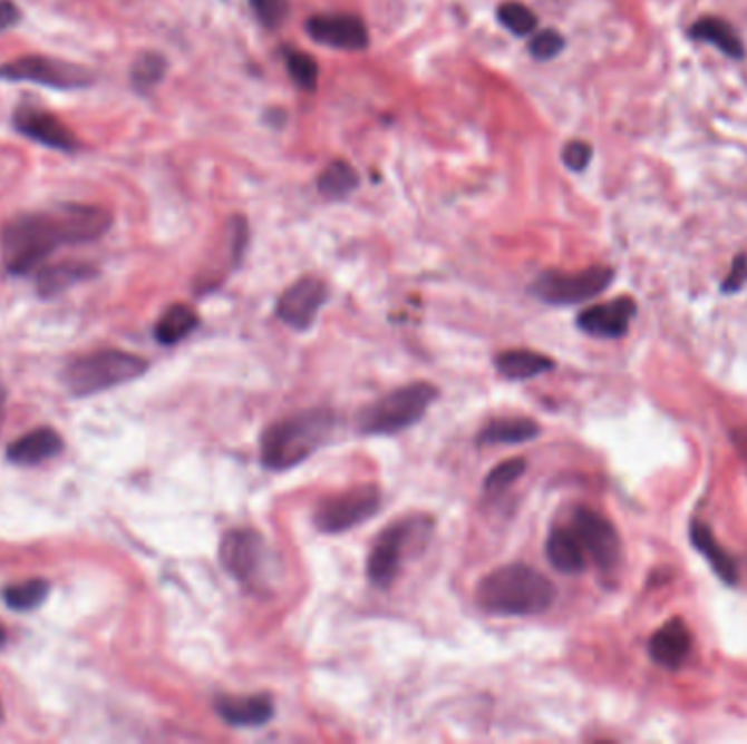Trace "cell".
Wrapping results in <instances>:
<instances>
[{
  "instance_id": "6da1fadb",
  "label": "cell",
  "mask_w": 747,
  "mask_h": 744,
  "mask_svg": "<svg viewBox=\"0 0 747 744\" xmlns=\"http://www.w3.org/2000/svg\"><path fill=\"white\" fill-rule=\"evenodd\" d=\"M109 227L111 214L88 204H61L45 213L18 214L0 234L2 265L13 275L31 273L61 245L99 241Z\"/></svg>"
},
{
  "instance_id": "7a4b0ae2",
  "label": "cell",
  "mask_w": 747,
  "mask_h": 744,
  "mask_svg": "<svg viewBox=\"0 0 747 744\" xmlns=\"http://www.w3.org/2000/svg\"><path fill=\"white\" fill-rule=\"evenodd\" d=\"M557 598V589L527 564H510L492 570L477 585L481 609L494 616H537Z\"/></svg>"
},
{
  "instance_id": "3957f363",
  "label": "cell",
  "mask_w": 747,
  "mask_h": 744,
  "mask_svg": "<svg viewBox=\"0 0 747 744\" xmlns=\"http://www.w3.org/2000/svg\"><path fill=\"white\" fill-rule=\"evenodd\" d=\"M332 430L334 415L321 409L282 418L261 437V463L273 472L291 470L318 452Z\"/></svg>"
},
{
  "instance_id": "277c9868",
  "label": "cell",
  "mask_w": 747,
  "mask_h": 744,
  "mask_svg": "<svg viewBox=\"0 0 747 744\" xmlns=\"http://www.w3.org/2000/svg\"><path fill=\"white\" fill-rule=\"evenodd\" d=\"M437 395V386L428 382H411L394 389L359 413L357 428L359 432L373 437L396 434L409 425L418 424L427 415Z\"/></svg>"
},
{
  "instance_id": "5b68a950",
  "label": "cell",
  "mask_w": 747,
  "mask_h": 744,
  "mask_svg": "<svg viewBox=\"0 0 747 744\" xmlns=\"http://www.w3.org/2000/svg\"><path fill=\"white\" fill-rule=\"evenodd\" d=\"M147 370L149 363L143 356L120 350H99L70 363L64 372V382L72 395L84 398L127 384Z\"/></svg>"
},
{
  "instance_id": "8992f818",
  "label": "cell",
  "mask_w": 747,
  "mask_h": 744,
  "mask_svg": "<svg viewBox=\"0 0 747 744\" xmlns=\"http://www.w3.org/2000/svg\"><path fill=\"white\" fill-rule=\"evenodd\" d=\"M614 282V268L588 266L584 271H544L535 277L532 293L551 306H575L601 295Z\"/></svg>"
},
{
  "instance_id": "52a82bcc",
  "label": "cell",
  "mask_w": 747,
  "mask_h": 744,
  "mask_svg": "<svg viewBox=\"0 0 747 744\" xmlns=\"http://www.w3.org/2000/svg\"><path fill=\"white\" fill-rule=\"evenodd\" d=\"M382 502L380 489L368 482L341 491L337 496L323 498L316 513L313 522L321 532H346L363 522H368L373 513H378Z\"/></svg>"
},
{
  "instance_id": "ba28073f",
  "label": "cell",
  "mask_w": 747,
  "mask_h": 744,
  "mask_svg": "<svg viewBox=\"0 0 747 744\" xmlns=\"http://www.w3.org/2000/svg\"><path fill=\"white\" fill-rule=\"evenodd\" d=\"M2 81H31L40 86H49L57 90H77L93 84V72L55 57L42 55H25L0 63Z\"/></svg>"
},
{
  "instance_id": "9c48e42d",
  "label": "cell",
  "mask_w": 747,
  "mask_h": 744,
  "mask_svg": "<svg viewBox=\"0 0 747 744\" xmlns=\"http://www.w3.org/2000/svg\"><path fill=\"white\" fill-rule=\"evenodd\" d=\"M219 561L239 584L254 585L268 564V544L254 529H232L221 539Z\"/></svg>"
},
{
  "instance_id": "30bf717a",
  "label": "cell",
  "mask_w": 747,
  "mask_h": 744,
  "mask_svg": "<svg viewBox=\"0 0 747 744\" xmlns=\"http://www.w3.org/2000/svg\"><path fill=\"white\" fill-rule=\"evenodd\" d=\"M569 527L575 531L586 550L588 561L599 570L612 572L621 561V537L614 525L590 507H575Z\"/></svg>"
},
{
  "instance_id": "8fae6325",
  "label": "cell",
  "mask_w": 747,
  "mask_h": 744,
  "mask_svg": "<svg viewBox=\"0 0 747 744\" xmlns=\"http://www.w3.org/2000/svg\"><path fill=\"white\" fill-rule=\"evenodd\" d=\"M423 522L425 520H402V522L389 525L378 535L370 550V557H368L370 584L376 585L378 589H387L396 584L400 568H402L405 548L414 539V535Z\"/></svg>"
},
{
  "instance_id": "7c38bea8",
  "label": "cell",
  "mask_w": 747,
  "mask_h": 744,
  "mask_svg": "<svg viewBox=\"0 0 747 744\" xmlns=\"http://www.w3.org/2000/svg\"><path fill=\"white\" fill-rule=\"evenodd\" d=\"M328 300V286L320 277H300L295 284H291L275 304V315L282 323H287L293 330H309L318 315L321 306Z\"/></svg>"
},
{
  "instance_id": "4fadbf2b",
  "label": "cell",
  "mask_w": 747,
  "mask_h": 744,
  "mask_svg": "<svg viewBox=\"0 0 747 744\" xmlns=\"http://www.w3.org/2000/svg\"><path fill=\"white\" fill-rule=\"evenodd\" d=\"M13 127L29 140L45 145L55 151L75 154L81 143L77 136L55 116L42 107L22 106L13 111Z\"/></svg>"
},
{
  "instance_id": "5bb4252c",
  "label": "cell",
  "mask_w": 747,
  "mask_h": 744,
  "mask_svg": "<svg viewBox=\"0 0 747 744\" xmlns=\"http://www.w3.org/2000/svg\"><path fill=\"white\" fill-rule=\"evenodd\" d=\"M309 36L328 49L363 51L370 45L368 29L361 18L350 13H323L307 22Z\"/></svg>"
},
{
  "instance_id": "9a60e30c",
  "label": "cell",
  "mask_w": 747,
  "mask_h": 744,
  "mask_svg": "<svg viewBox=\"0 0 747 744\" xmlns=\"http://www.w3.org/2000/svg\"><path fill=\"white\" fill-rule=\"evenodd\" d=\"M637 311L639 306L632 297H617L580 313L578 327L596 339H621L628 334Z\"/></svg>"
},
{
  "instance_id": "2e32d148",
  "label": "cell",
  "mask_w": 747,
  "mask_h": 744,
  "mask_svg": "<svg viewBox=\"0 0 747 744\" xmlns=\"http://www.w3.org/2000/svg\"><path fill=\"white\" fill-rule=\"evenodd\" d=\"M649 657L669 670L680 668L693 650V636L682 618L669 620L649 639Z\"/></svg>"
},
{
  "instance_id": "e0dca14e",
  "label": "cell",
  "mask_w": 747,
  "mask_h": 744,
  "mask_svg": "<svg viewBox=\"0 0 747 744\" xmlns=\"http://www.w3.org/2000/svg\"><path fill=\"white\" fill-rule=\"evenodd\" d=\"M216 714L234 727H261L273 718V701L268 694L256 696H219Z\"/></svg>"
},
{
  "instance_id": "ac0fdd59",
  "label": "cell",
  "mask_w": 747,
  "mask_h": 744,
  "mask_svg": "<svg viewBox=\"0 0 747 744\" xmlns=\"http://www.w3.org/2000/svg\"><path fill=\"white\" fill-rule=\"evenodd\" d=\"M61 448L64 441L54 428H38L13 441L7 450V459L16 466H38L57 457Z\"/></svg>"
},
{
  "instance_id": "d6986e66",
  "label": "cell",
  "mask_w": 747,
  "mask_h": 744,
  "mask_svg": "<svg viewBox=\"0 0 747 744\" xmlns=\"http://www.w3.org/2000/svg\"><path fill=\"white\" fill-rule=\"evenodd\" d=\"M546 559L557 572L580 575L588 566L586 550L575 531L566 527H555L546 539Z\"/></svg>"
},
{
  "instance_id": "ffe728a7",
  "label": "cell",
  "mask_w": 747,
  "mask_h": 744,
  "mask_svg": "<svg viewBox=\"0 0 747 744\" xmlns=\"http://www.w3.org/2000/svg\"><path fill=\"white\" fill-rule=\"evenodd\" d=\"M689 38L695 42H704V45H710V47L719 49L730 59H744L746 57V45H744L741 36L724 18H717V16L699 18L689 29Z\"/></svg>"
},
{
  "instance_id": "44dd1931",
  "label": "cell",
  "mask_w": 747,
  "mask_h": 744,
  "mask_svg": "<svg viewBox=\"0 0 747 744\" xmlns=\"http://www.w3.org/2000/svg\"><path fill=\"white\" fill-rule=\"evenodd\" d=\"M691 544L701 552V557L710 564L712 572L728 585L739 584V566L728 555V550L717 541V537L710 531L708 525L693 520L691 522Z\"/></svg>"
},
{
  "instance_id": "7402d4cb",
  "label": "cell",
  "mask_w": 747,
  "mask_h": 744,
  "mask_svg": "<svg viewBox=\"0 0 747 744\" xmlns=\"http://www.w3.org/2000/svg\"><path fill=\"white\" fill-rule=\"evenodd\" d=\"M496 370L501 375L510 378V380H532L540 373L551 372L555 368L553 359L537 354L532 350H507L501 352L494 361Z\"/></svg>"
},
{
  "instance_id": "603a6c76",
  "label": "cell",
  "mask_w": 747,
  "mask_h": 744,
  "mask_svg": "<svg viewBox=\"0 0 747 744\" xmlns=\"http://www.w3.org/2000/svg\"><path fill=\"white\" fill-rule=\"evenodd\" d=\"M540 434V425L530 418H496L481 428L477 443H525Z\"/></svg>"
},
{
  "instance_id": "cb8c5ba5",
  "label": "cell",
  "mask_w": 747,
  "mask_h": 744,
  "mask_svg": "<svg viewBox=\"0 0 747 744\" xmlns=\"http://www.w3.org/2000/svg\"><path fill=\"white\" fill-rule=\"evenodd\" d=\"M90 275H95V268L81 263H61L42 268V273L38 275V293L42 297H54L68 291L70 286L88 280Z\"/></svg>"
},
{
  "instance_id": "d4e9b609",
  "label": "cell",
  "mask_w": 747,
  "mask_h": 744,
  "mask_svg": "<svg viewBox=\"0 0 747 744\" xmlns=\"http://www.w3.org/2000/svg\"><path fill=\"white\" fill-rule=\"evenodd\" d=\"M197 325H200V315L191 306L175 304L158 320L154 334L162 345H177L188 334H193Z\"/></svg>"
},
{
  "instance_id": "484cf974",
  "label": "cell",
  "mask_w": 747,
  "mask_h": 744,
  "mask_svg": "<svg viewBox=\"0 0 747 744\" xmlns=\"http://www.w3.org/2000/svg\"><path fill=\"white\" fill-rule=\"evenodd\" d=\"M359 186V175L350 161H330L321 170L318 190L326 199H343Z\"/></svg>"
},
{
  "instance_id": "4316f807",
  "label": "cell",
  "mask_w": 747,
  "mask_h": 744,
  "mask_svg": "<svg viewBox=\"0 0 747 744\" xmlns=\"http://www.w3.org/2000/svg\"><path fill=\"white\" fill-rule=\"evenodd\" d=\"M51 591V585L45 579H29L25 584L9 585L2 591V600L7 603L9 609L16 611H33L38 609Z\"/></svg>"
},
{
  "instance_id": "83f0119b",
  "label": "cell",
  "mask_w": 747,
  "mask_h": 744,
  "mask_svg": "<svg viewBox=\"0 0 747 744\" xmlns=\"http://www.w3.org/2000/svg\"><path fill=\"white\" fill-rule=\"evenodd\" d=\"M166 72V59L161 53H143L132 66V84L140 92H149L162 81Z\"/></svg>"
},
{
  "instance_id": "f1b7e54d",
  "label": "cell",
  "mask_w": 747,
  "mask_h": 744,
  "mask_svg": "<svg viewBox=\"0 0 747 744\" xmlns=\"http://www.w3.org/2000/svg\"><path fill=\"white\" fill-rule=\"evenodd\" d=\"M498 22L514 36H532L537 25L534 11L523 2H503L498 7Z\"/></svg>"
},
{
  "instance_id": "f546056e",
  "label": "cell",
  "mask_w": 747,
  "mask_h": 744,
  "mask_svg": "<svg viewBox=\"0 0 747 744\" xmlns=\"http://www.w3.org/2000/svg\"><path fill=\"white\" fill-rule=\"evenodd\" d=\"M287 68L291 79L298 84V88L313 92L320 81V66L318 61L309 53L302 51H291L287 55Z\"/></svg>"
},
{
  "instance_id": "4dcf8cb0",
  "label": "cell",
  "mask_w": 747,
  "mask_h": 744,
  "mask_svg": "<svg viewBox=\"0 0 747 744\" xmlns=\"http://www.w3.org/2000/svg\"><path fill=\"white\" fill-rule=\"evenodd\" d=\"M527 472V461L523 457L518 459H510V461H503L501 466H496L487 479H485V493H501L505 489H510L516 480L521 479L523 474Z\"/></svg>"
},
{
  "instance_id": "1f68e13d",
  "label": "cell",
  "mask_w": 747,
  "mask_h": 744,
  "mask_svg": "<svg viewBox=\"0 0 747 744\" xmlns=\"http://www.w3.org/2000/svg\"><path fill=\"white\" fill-rule=\"evenodd\" d=\"M256 18L269 27L278 29L289 16V0H250Z\"/></svg>"
},
{
  "instance_id": "d6a6232c",
  "label": "cell",
  "mask_w": 747,
  "mask_h": 744,
  "mask_svg": "<svg viewBox=\"0 0 747 744\" xmlns=\"http://www.w3.org/2000/svg\"><path fill=\"white\" fill-rule=\"evenodd\" d=\"M564 45L566 42H564L562 33H557L553 29H546V31L535 33L534 40L530 45V53L534 55L535 59H540V61H546V59H553V57L562 53Z\"/></svg>"
},
{
  "instance_id": "836d02e7",
  "label": "cell",
  "mask_w": 747,
  "mask_h": 744,
  "mask_svg": "<svg viewBox=\"0 0 747 744\" xmlns=\"http://www.w3.org/2000/svg\"><path fill=\"white\" fill-rule=\"evenodd\" d=\"M590 160H592V147L584 140H573L562 151V161L575 173L586 170Z\"/></svg>"
},
{
  "instance_id": "e575fe53",
  "label": "cell",
  "mask_w": 747,
  "mask_h": 744,
  "mask_svg": "<svg viewBox=\"0 0 747 744\" xmlns=\"http://www.w3.org/2000/svg\"><path fill=\"white\" fill-rule=\"evenodd\" d=\"M747 284V254H739L735 261H733V266L728 271V275L724 277L721 282V291L726 295L730 293H739L744 286Z\"/></svg>"
},
{
  "instance_id": "d590c367",
  "label": "cell",
  "mask_w": 747,
  "mask_h": 744,
  "mask_svg": "<svg viewBox=\"0 0 747 744\" xmlns=\"http://www.w3.org/2000/svg\"><path fill=\"white\" fill-rule=\"evenodd\" d=\"M20 20V9L11 0H0V31L11 29Z\"/></svg>"
},
{
  "instance_id": "8d00e7d4",
  "label": "cell",
  "mask_w": 747,
  "mask_h": 744,
  "mask_svg": "<svg viewBox=\"0 0 747 744\" xmlns=\"http://www.w3.org/2000/svg\"><path fill=\"white\" fill-rule=\"evenodd\" d=\"M730 437H733V443L737 446V452L741 454V459H744V463H746L747 468V425H744V428H735Z\"/></svg>"
},
{
  "instance_id": "74e56055",
  "label": "cell",
  "mask_w": 747,
  "mask_h": 744,
  "mask_svg": "<svg viewBox=\"0 0 747 744\" xmlns=\"http://www.w3.org/2000/svg\"><path fill=\"white\" fill-rule=\"evenodd\" d=\"M4 402H7V393H4V386L0 384V424H2V418H4Z\"/></svg>"
},
{
  "instance_id": "f35d334b",
  "label": "cell",
  "mask_w": 747,
  "mask_h": 744,
  "mask_svg": "<svg viewBox=\"0 0 747 744\" xmlns=\"http://www.w3.org/2000/svg\"><path fill=\"white\" fill-rule=\"evenodd\" d=\"M4 638H7V636H4V629H2V627H0V646H2V644H4Z\"/></svg>"
},
{
  "instance_id": "ab89813d",
  "label": "cell",
  "mask_w": 747,
  "mask_h": 744,
  "mask_svg": "<svg viewBox=\"0 0 747 744\" xmlns=\"http://www.w3.org/2000/svg\"><path fill=\"white\" fill-rule=\"evenodd\" d=\"M2 716H4V714H2V703H0V723H2Z\"/></svg>"
}]
</instances>
